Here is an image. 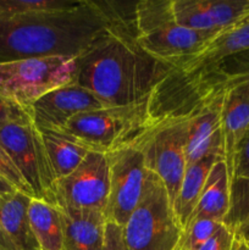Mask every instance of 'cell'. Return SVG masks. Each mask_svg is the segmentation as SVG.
Returning a JSON list of instances; mask_svg holds the SVG:
<instances>
[{
	"mask_svg": "<svg viewBox=\"0 0 249 250\" xmlns=\"http://www.w3.org/2000/svg\"><path fill=\"white\" fill-rule=\"evenodd\" d=\"M110 2L82 0L50 14L0 16V63L43 56L80 58L111 29L128 24Z\"/></svg>",
	"mask_w": 249,
	"mask_h": 250,
	"instance_id": "6da1fadb",
	"label": "cell"
},
{
	"mask_svg": "<svg viewBox=\"0 0 249 250\" xmlns=\"http://www.w3.org/2000/svg\"><path fill=\"white\" fill-rule=\"evenodd\" d=\"M175 71L138 45L133 23H128L111 29L77 58L75 83L94 93L109 106H117L158 92Z\"/></svg>",
	"mask_w": 249,
	"mask_h": 250,
	"instance_id": "7a4b0ae2",
	"label": "cell"
},
{
	"mask_svg": "<svg viewBox=\"0 0 249 250\" xmlns=\"http://www.w3.org/2000/svg\"><path fill=\"white\" fill-rule=\"evenodd\" d=\"M156 94L132 104L78 114L60 132L76 137L98 153L109 154L134 146L160 119L154 115Z\"/></svg>",
	"mask_w": 249,
	"mask_h": 250,
	"instance_id": "3957f363",
	"label": "cell"
},
{
	"mask_svg": "<svg viewBox=\"0 0 249 250\" xmlns=\"http://www.w3.org/2000/svg\"><path fill=\"white\" fill-rule=\"evenodd\" d=\"M133 28L138 45L148 55L177 68L202 50L220 32L178 26L172 0H143L134 5Z\"/></svg>",
	"mask_w": 249,
	"mask_h": 250,
	"instance_id": "277c9868",
	"label": "cell"
},
{
	"mask_svg": "<svg viewBox=\"0 0 249 250\" xmlns=\"http://www.w3.org/2000/svg\"><path fill=\"white\" fill-rule=\"evenodd\" d=\"M128 250H177L183 229L163 181L148 170L141 200L122 227Z\"/></svg>",
	"mask_w": 249,
	"mask_h": 250,
	"instance_id": "5b68a950",
	"label": "cell"
},
{
	"mask_svg": "<svg viewBox=\"0 0 249 250\" xmlns=\"http://www.w3.org/2000/svg\"><path fill=\"white\" fill-rule=\"evenodd\" d=\"M77 58L43 56L0 63V95L31 111L49 92L75 82Z\"/></svg>",
	"mask_w": 249,
	"mask_h": 250,
	"instance_id": "8992f818",
	"label": "cell"
},
{
	"mask_svg": "<svg viewBox=\"0 0 249 250\" xmlns=\"http://www.w3.org/2000/svg\"><path fill=\"white\" fill-rule=\"evenodd\" d=\"M0 144L31 188L33 198L58 204L55 175L41 132L32 119L11 122L2 127Z\"/></svg>",
	"mask_w": 249,
	"mask_h": 250,
	"instance_id": "52a82bcc",
	"label": "cell"
},
{
	"mask_svg": "<svg viewBox=\"0 0 249 250\" xmlns=\"http://www.w3.org/2000/svg\"><path fill=\"white\" fill-rule=\"evenodd\" d=\"M188 120V112L160 116L138 144L145 158L146 168L163 181L172 207L187 168L186 146Z\"/></svg>",
	"mask_w": 249,
	"mask_h": 250,
	"instance_id": "ba28073f",
	"label": "cell"
},
{
	"mask_svg": "<svg viewBox=\"0 0 249 250\" xmlns=\"http://www.w3.org/2000/svg\"><path fill=\"white\" fill-rule=\"evenodd\" d=\"M110 192L105 210L106 221L124 227L141 200L148 168L138 144L107 154Z\"/></svg>",
	"mask_w": 249,
	"mask_h": 250,
	"instance_id": "9c48e42d",
	"label": "cell"
},
{
	"mask_svg": "<svg viewBox=\"0 0 249 250\" xmlns=\"http://www.w3.org/2000/svg\"><path fill=\"white\" fill-rule=\"evenodd\" d=\"M109 192V159L107 154L98 151H90L72 173L56 181L58 204L73 209L105 214Z\"/></svg>",
	"mask_w": 249,
	"mask_h": 250,
	"instance_id": "30bf717a",
	"label": "cell"
},
{
	"mask_svg": "<svg viewBox=\"0 0 249 250\" xmlns=\"http://www.w3.org/2000/svg\"><path fill=\"white\" fill-rule=\"evenodd\" d=\"M225 87L222 84L208 85V90L197 106L188 112L187 167L209 155L224 159L221 114Z\"/></svg>",
	"mask_w": 249,
	"mask_h": 250,
	"instance_id": "8fae6325",
	"label": "cell"
},
{
	"mask_svg": "<svg viewBox=\"0 0 249 250\" xmlns=\"http://www.w3.org/2000/svg\"><path fill=\"white\" fill-rule=\"evenodd\" d=\"M106 106L94 93L72 82L37 100L31 107V116L39 131L60 132L78 114Z\"/></svg>",
	"mask_w": 249,
	"mask_h": 250,
	"instance_id": "7c38bea8",
	"label": "cell"
},
{
	"mask_svg": "<svg viewBox=\"0 0 249 250\" xmlns=\"http://www.w3.org/2000/svg\"><path fill=\"white\" fill-rule=\"evenodd\" d=\"M246 50H249V14L217 34L202 50L186 60L177 71L199 80L224 59Z\"/></svg>",
	"mask_w": 249,
	"mask_h": 250,
	"instance_id": "4fadbf2b",
	"label": "cell"
},
{
	"mask_svg": "<svg viewBox=\"0 0 249 250\" xmlns=\"http://www.w3.org/2000/svg\"><path fill=\"white\" fill-rule=\"evenodd\" d=\"M222 85L225 87L221 114L224 161L231 182L237 148L249 133V88L241 83Z\"/></svg>",
	"mask_w": 249,
	"mask_h": 250,
	"instance_id": "5bb4252c",
	"label": "cell"
},
{
	"mask_svg": "<svg viewBox=\"0 0 249 250\" xmlns=\"http://www.w3.org/2000/svg\"><path fill=\"white\" fill-rule=\"evenodd\" d=\"M60 210L63 229V250H102L106 217L95 210L73 209L63 204Z\"/></svg>",
	"mask_w": 249,
	"mask_h": 250,
	"instance_id": "9a60e30c",
	"label": "cell"
},
{
	"mask_svg": "<svg viewBox=\"0 0 249 250\" xmlns=\"http://www.w3.org/2000/svg\"><path fill=\"white\" fill-rule=\"evenodd\" d=\"M31 199L19 190L0 195V225L14 250H41L28 217Z\"/></svg>",
	"mask_w": 249,
	"mask_h": 250,
	"instance_id": "2e32d148",
	"label": "cell"
},
{
	"mask_svg": "<svg viewBox=\"0 0 249 250\" xmlns=\"http://www.w3.org/2000/svg\"><path fill=\"white\" fill-rule=\"evenodd\" d=\"M229 208V176L224 160H219L210 171L199 202L190 216V221L209 219L224 222ZM188 224V225H189ZM188 227V226H187ZM186 227V229H187Z\"/></svg>",
	"mask_w": 249,
	"mask_h": 250,
	"instance_id": "e0dca14e",
	"label": "cell"
},
{
	"mask_svg": "<svg viewBox=\"0 0 249 250\" xmlns=\"http://www.w3.org/2000/svg\"><path fill=\"white\" fill-rule=\"evenodd\" d=\"M56 181L72 173L92 149L76 137L62 132L39 131Z\"/></svg>",
	"mask_w": 249,
	"mask_h": 250,
	"instance_id": "ac0fdd59",
	"label": "cell"
},
{
	"mask_svg": "<svg viewBox=\"0 0 249 250\" xmlns=\"http://www.w3.org/2000/svg\"><path fill=\"white\" fill-rule=\"evenodd\" d=\"M219 160L224 159L216 155H209L186 168L180 192L173 204V210L183 231L189 224L190 216L199 202L200 194L212 166Z\"/></svg>",
	"mask_w": 249,
	"mask_h": 250,
	"instance_id": "d6986e66",
	"label": "cell"
},
{
	"mask_svg": "<svg viewBox=\"0 0 249 250\" xmlns=\"http://www.w3.org/2000/svg\"><path fill=\"white\" fill-rule=\"evenodd\" d=\"M28 217L41 250H63L62 222L56 205L32 198Z\"/></svg>",
	"mask_w": 249,
	"mask_h": 250,
	"instance_id": "ffe728a7",
	"label": "cell"
},
{
	"mask_svg": "<svg viewBox=\"0 0 249 250\" xmlns=\"http://www.w3.org/2000/svg\"><path fill=\"white\" fill-rule=\"evenodd\" d=\"M212 84H246L249 88V50L237 53L224 59L212 70L198 80Z\"/></svg>",
	"mask_w": 249,
	"mask_h": 250,
	"instance_id": "44dd1931",
	"label": "cell"
},
{
	"mask_svg": "<svg viewBox=\"0 0 249 250\" xmlns=\"http://www.w3.org/2000/svg\"><path fill=\"white\" fill-rule=\"evenodd\" d=\"M217 32L229 28L249 14V0H200Z\"/></svg>",
	"mask_w": 249,
	"mask_h": 250,
	"instance_id": "7402d4cb",
	"label": "cell"
},
{
	"mask_svg": "<svg viewBox=\"0 0 249 250\" xmlns=\"http://www.w3.org/2000/svg\"><path fill=\"white\" fill-rule=\"evenodd\" d=\"M249 221V178L236 177L229 182V208L222 224L234 233Z\"/></svg>",
	"mask_w": 249,
	"mask_h": 250,
	"instance_id": "603a6c76",
	"label": "cell"
},
{
	"mask_svg": "<svg viewBox=\"0 0 249 250\" xmlns=\"http://www.w3.org/2000/svg\"><path fill=\"white\" fill-rule=\"evenodd\" d=\"M172 14L178 26L195 31L217 32L203 9L200 0H172Z\"/></svg>",
	"mask_w": 249,
	"mask_h": 250,
	"instance_id": "cb8c5ba5",
	"label": "cell"
},
{
	"mask_svg": "<svg viewBox=\"0 0 249 250\" xmlns=\"http://www.w3.org/2000/svg\"><path fill=\"white\" fill-rule=\"evenodd\" d=\"M82 0H0L5 14H50L72 9Z\"/></svg>",
	"mask_w": 249,
	"mask_h": 250,
	"instance_id": "d4e9b609",
	"label": "cell"
},
{
	"mask_svg": "<svg viewBox=\"0 0 249 250\" xmlns=\"http://www.w3.org/2000/svg\"><path fill=\"white\" fill-rule=\"evenodd\" d=\"M222 226V222L209 219H198L190 222L183 231L178 249L198 250L209 238H211L217 229Z\"/></svg>",
	"mask_w": 249,
	"mask_h": 250,
	"instance_id": "484cf974",
	"label": "cell"
},
{
	"mask_svg": "<svg viewBox=\"0 0 249 250\" xmlns=\"http://www.w3.org/2000/svg\"><path fill=\"white\" fill-rule=\"evenodd\" d=\"M0 177L7 181L16 190L33 198V193H32L31 188L28 187L26 181L23 180L22 175L20 173L19 168L15 166L14 161L11 160L6 150L2 148L1 144H0Z\"/></svg>",
	"mask_w": 249,
	"mask_h": 250,
	"instance_id": "4316f807",
	"label": "cell"
},
{
	"mask_svg": "<svg viewBox=\"0 0 249 250\" xmlns=\"http://www.w3.org/2000/svg\"><path fill=\"white\" fill-rule=\"evenodd\" d=\"M32 119L31 111L0 95V129L11 122Z\"/></svg>",
	"mask_w": 249,
	"mask_h": 250,
	"instance_id": "83f0119b",
	"label": "cell"
},
{
	"mask_svg": "<svg viewBox=\"0 0 249 250\" xmlns=\"http://www.w3.org/2000/svg\"><path fill=\"white\" fill-rule=\"evenodd\" d=\"M236 177L249 178V133L241 142L234 155L232 180Z\"/></svg>",
	"mask_w": 249,
	"mask_h": 250,
	"instance_id": "f1b7e54d",
	"label": "cell"
},
{
	"mask_svg": "<svg viewBox=\"0 0 249 250\" xmlns=\"http://www.w3.org/2000/svg\"><path fill=\"white\" fill-rule=\"evenodd\" d=\"M234 233L227 229L224 224L216 231V233L208 239L198 250H232Z\"/></svg>",
	"mask_w": 249,
	"mask_h": 250,
	"instance_id": "f546056e",
	"label": "cell"
},
{
	"mask_svg": "<svg viewBox=\"0 0 249 250\" xmlns=\"http://www.w3.org/2000/svg\"><path fill=\"white\" fill-rule=\"evenodd\" d=\"M102 250H128L126 242H124V231H122L121 226L116 225L115 222L106 221L104 244H103Z\"/></svg>",
	"mask_w": 249,
	"mask_h": 250,
	"instance_id": "4dcf8cb0",
	"label": "cell"
},
{
	"mask_svg": "<svg viewBox=\"0 0 249 250\" xmlns=\"http://www.w3.org/2000/svg\"><path fill=\"white\" fill-rule=\"evenodd\" d=\"M234 237L249 247V221H247L246 224L242 225L239 229H237L234 231Z\"/></svg>",
	"mask_w": 249,
	"mask_h": 250,
	"instance_id": "1f68e13d",
	"label": "cell"
},
{
	"mask_svg": "<svg viewBox=\"0 0 249 250\" xmlns=\"http://www.w3.org/2000/svg\"><path fill=\"white\" fill-rule=\"evenodd\" d=\"M15 188L10 185L7 181H5L4 178L0 177V195H4V194H9V193L15 192Z\"/></svg>",
	"mask_w": 249,
	"mask_h": 250,
	"instance_id": "d6a6232c",
	"label": "cell"
},
{
	"mask_svg": "<svg viewBox=\"0 0 249 250\" xmlns=\"http://www.w3.org/2000/svg\"><path fill=\"white\" fill-rule=\"evenodd\" d=\"M0 250H14L11 243H10L9 239L5 236L4 231H2L1 225H0Z\"/></svg>",
	"mask_w": 249,
	"mask_h": 250,
	"instance_id": "836d02e7",
	"label": "cell"
},
{
	"mask_svg": "<svg viewBox=\"0 0 249 250\" xmlns=\"http://www.w3.org/2000/svg\"><path fill=\"white\" fill-rule=\"evenodd\" d=\"M1 15H5V12H4V10H2L1 7H0V16H1Z\"/></svg>",
	"mask_w": 249,
	"mask_h": 250,
	"instance_id": "e575fe53",
	"label": "cell"
},
{
	"mask_svg": "<svg viewBox=\"0 0 249 250\" xmlns=\"http://www.w3.org/2000/svg\"><path fill=\"white\" fill-rule=\"evenodd\" d=\"M177 250H183V249H177Z\"/></svg>",
	"mask_w": 249,
	"mask_h": 250,
	"instance_id": "d590c367",
	"label": "cell"
}]
</instances>
